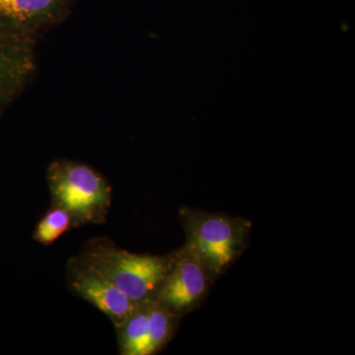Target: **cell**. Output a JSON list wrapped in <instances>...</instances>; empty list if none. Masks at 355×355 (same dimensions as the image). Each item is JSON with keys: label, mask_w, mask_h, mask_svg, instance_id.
Here are the masks:
<instances>
[{"label": "cell", "mask_w": 355, "mask_h": 355, "mask_svg": "<svg viewBox=\"0 0 355 355\" xmlns=\"http://www.w3.org/2000/svg\"><path fill=\"white\" fill-rule=\"evenodd\" d=\"M67 284L72 294L106 315L114 327L125 322L141 303L128 297L79 254L67 261Z\"/></svg>", "instance_id": "5"}, {"label": "cell", "mask_w": 355, "mask_h": 355, "mask_svg": "<svg viewBox=\"0 0 355 355\" xmlns=\"http://www.w3.org/2000/svg\"><path fill=\"white\" fill-rule=\"evenodd\" d=\"M34 69V55L25 31L0 24V112Z\"/></svg>", "instance_id": "6"}, {"label": "cell", "mask_w": 355, "mask_h": 355, "mask_svg": "<svg viewBox=\"0 0 355 355\" xmlns=\"http://www.w3.org/2000/svg\"><path fill=\"white\" fill-rule=\"evenodd\" d=\"M214 280L202 261L183 246L173 252L171 265L153 300L182 318L202 304Z\"/></svg>", "instance_id": "4"}, {"label": "cell", "mask_w": 355, "mask_h": 355, "mask_svg": "<svg viewBox=\"0 0 355 355\" xmlns=\"http://www.w3.org/2000/svg\"><path fill=\"white\" fill-rule=\"evenodd\" d=\"M67 0H0V24L28 32L55 19Z\"/></svg>", "instance_id": "7"}, {"label": "cell", "mask_w": 355, "mask_h": 355, "mask_svg": "<svg viewBox=\"0 0 355 355\" xmlns=\"http://www.w3.org/2000/svg\"><path fill=\"white\" fill-rule=\"evenodd\" d=\"M180 219L184 246L202 261L216 280L241 257L249 244L252 224L242 217L183 207Z\"/></svg>", "instance_id": "2"}, {"label": "cell", "mask_w": 355, "mask_h": 355, "mask_svg": "<svg viewBox=\"0 0 355 355\" xmlns=\"http://www.w3.org/2000/svg\"><path fill=\"white\" fill-rule=\"evenodd\" d=\"M71 229H74L73 222L69 212L62 207L51 205L37 223L33 239L39 244L50 247Z\"/></svg>", "instance_id": "10"}, {"label": "cell", "mask_w": 355, "mask_h": 355, "mask_svg": "<svg viewBox=\"0 0 355 355\" xmlns=\"http://www.w3.org/2000/svg\"><path fill=\"white\" fill-rule=\"evenodd\" d=\"M150 301L146 300L140 303L139 307L125 322L114 327L120 354L148 355V315Z\"/></svg>", "instance_id": "8"}, {"label": "cell", "mask_w": 355, "mask_h": 355, "mask_svg": "<svg viewBox=\"0 0 355 355\" xmlns=\"http://www.w3.org/2000/svg\"><path fill=\"white\" fill-rule=\"evenodd\" d=\"M51 205L69 212L73 228L107 222L113 189L101 173L77 161L58 159L46 173Z\"/></svg>", "instance_id": "3"}, {"label": "cell", "mask_w": 355, "mask_h": 355, "mask_svg": "<svg viewBox=\"0 0 355 355\" xmlns=\"http://www.w3.org/2000/svg\"><path fill=\"white\" fill-rule=\"evenodd\" d=\"M79 256L137 302L155 297L172 261V253H132L107 237L84 243Z\"/></svg>", "instance_id": "1"}, {"label": "cell", "mask_w": 355, "mask_h": 355, "mask_svg": "<svg viewBox=\"0 0 355 355\" xmlns=\"http://www.w3.org/2000/svg\"><path fill=\"white\" fill-rule=\"evenodd\" d=\"M180 319L181 318L173 314L155 300L150 301L148 315V355L158 354L170 343L176 333Z\"/></svg>", "instance_id": "9"}]
</instances>
